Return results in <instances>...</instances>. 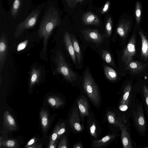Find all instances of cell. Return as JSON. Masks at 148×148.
I'll use <instances>...</instances> for the list:
<instances>
[{"mask_svg": "<svg viewBox=\"0 0 148 148\" xmlns=\"http://www.w3.org/2000/svg\"><path fill=\"white\" fill-rule=\"evenodd\" d=\"M112 22L110 17L108 18L105 25V30L107 37H109L112 34Z\"/></svg>", "mask_w": 148, "mask_h": 148, "instance_id": "cell-31", "label": "cell"}, {"mask_svg": "<svg viewBox=\"0 0 148 148\" xmlns=\"http://www.w3.org/2000/svg\"><path fill=\"white\" fill-rule=\"evenodd\" d=\"M3 119L6 128L12 131H14L17 129L15 120L8 111L4 112Z\"/></svg>", "mask_w": 148, "mask_h": 148, "instance_id": "cell-17", "label": "cell"}, {"mask_svg": "<svg viewBox=\"0 0 148 148\" xmlns=\"http://www.w3.org/2000/svg\"><path fill=\"white\" fill-rule=\"evenodd\" d=\"M42 145L41 144H38V143H35L28 148H42Z\"/></svg>", "mask_w": 148, "mask_h": 148, "instance_id": "cell-42", "label": "cell"}, {"mask_svg": "<svg viewBox=\"0 0 148 148\" xmlns=\"http://www.w3.org/2000/svg\"><path fill=\"white\" fill-rule=\"evenodd\" d=\"M134 124L137 130L143 133L146 130V122L144 116L143 110L140 104L136 107L133 112Z\"/></svg>", "mask_w": 148, "mask_h": 148, "instance_id": "cell-6", "label": "cell"}, {"mask_svg": "<svg viewBox=\"0 0 148 148\" xmlns=\"http://www.w3.org/2000/svg\"><path fill=\"white\" fill-rule=\"evenodd\" d=\"M143 91L145 102L147 106L148 107V88L145 84L143 86Z\"/></svg>", "mask_w": 148, "mask_h": 148, "instance_id": "cell-36", "label": "cell"}, {"mask_svg": "<svg viewBox=\"0 0 148 148\" xmlns=\"http://www.w3.org/2000/svg\"><path fill=\"white\" fill-rule=\"evenodd\" d=\"M68 6L71 8L74 7V4L76 0H66Z\"/></svg>", "mask_w": 148, "mask_h": 148, "instance_id": "cell-39", "label": "cell"}, {"mask_svg": "<svg viewBox=\"0 0 148 148\" xmlns=\"http://www.w3.org/2000/svg\"><path fill=\"white\" fill-rule=\"evenodd\" d=\"M61 22L58 10L50 7L46 13L38 31L39 36L43 39V51L47 50L48 41L52 31Z\"/></svg>", "mask_w": 148, "mask_h": 148, "instance_id": "cell-1", "label": "cell"}, {"mask_svg": "<svg viewBox=\"0 0 148 148\" xmlns=\"http://www.w3.org/2000/svg\"><path fill=\"white\" fill-rule=\"evenodd\" d=\"M104 69L105 76L109 80L114 81L117 78V74L112 68L105 66H104Z\"/></svg>", "mask_w": 148, "mask_h": 148, "instance_id": "cell-23", "label": "cell"}, {"mask_svg": "<svg viewBox=\"0 0 148 148\" xmlns=\"http://www.w3.org/2000/svg\"><path fill=\"white\" fill-rule=\"evenodd\" d=\"M61 125L58 123L55 127L51 135L50 142H55L57 140L58 134V133L60 129Z\"/></svg>", "mask_w": 148, "mask_h": 148, "instance_id": "cell-32", "label": "cell"}, {"mask_svg": "<svg viewBox=\"0 0 148 148\" xmlns=\"http://www.w3.org/2000/svg\"><path fill=\"white\" fill-rule=\"evenodd\" d=\"M41 124L43 131L46 132L49 125V113L47 111L42 109L40 113Z\"/></svg>", "mask_w": 148, "mask_h": 148, "instance_id": "cell-20", "label": "cell"}, {"mask_svg": "<svg viewBox=\"0 0 148 148\" xmlns=\"http://www.w3.org/2000/svg\"><path fill=\"white\" fill-rule=\"evenodd\" d=\"M136 42V36L134 34L129 40L122 56L121 60L125 66H127L132 62L135 54Z\"/></svg>", "mask_w": 148, "mask_h": 148, "instance_id": "cell-5", "label": "cell"}, {"mask_svg": "<svg viewBox=\"0 0 148 148\" xmlns=\"http://www.w3.org/2000/svg\"><path fill=\"white\" fill-rule=\"evenodd\" d=\"M142 6L140 2H136L135 10V16L136 24L138 25L140 21L141 15Z\"/></svg>", "mask_w": 148, "mask_h": 148, "instance_id": "cell-30", "label": "cell"}, {"mask_svg": "<svg viewBox=\"0 0 148 148\" xmlns=\"http://www.w3.org/2000/svg\"><path fill=\"white\" fill-rule=\"evenodd\" d=\"M47 100L49 104L54 108H59L64 104L63 100L57 96H49L48 97Z\"/></svg>", "mask_w": 148, "mask_h": 148, "instance_id": "cell-22", "label": "cell"}, {"mask_svg": "<svg viewBox=\"0 0 148 148\" xmlns=\"http://www.w3.org/2000/svg\"><path fill=\"white\" fill-rule=\"evenodd\" d=\"M84 90L91 102L98 106L100 102V96L98 87L90 73L86 71L84 77L83 82Z\"/></svg>", "mask_w": 148, "mask_h": 148, "instance_id": "cell-2", "label": "cell"}, {"mask_svg": "<svg viewBox=\"0 0 148 148\" xmlns=\"http://www.w3.org/2000/svg\"><path fill=\"white\" fill-rule=\"evenodd\" d=\"M82 19L85 25L99 26L101 24L100 21L98 16L91 12L84 14L82 16Z\"/></svg>", "mask_w": 148, "mask_h": 148, "instance_id": "cell-11", "label": "cell"}, {"mask_svg": "<svg viewBox=\"0 0 148 148\" xmlns=\"http://www.w3.org/2000/svg\"><path fill=\"white\" fill-rule=\"evenodd\" d=\"M81 32L87 41L99 44L103 41L102 36L97 29L84 28L81 29Z\"/></svg>", "mask_w": 148, "mask_h": 148, "instance_id": "cell-7", "label": "cell"}, {"mask_svg": "<svg viewBox=\"0 0 148 148\" xmlns=\"http://www.w3.org/2000/svg\"><path fill=\"white\" fill-rule=\"evenodd\" d=\"M77 103L81 117L89 116L88 104L86 97L82 95L78 98Z\"/></svg>", "mask_w": 148, "mask_h": 148, "instance_id": "cell-13", "label": "cell"}, {"mask_svg": "<svg viewBox=\"0 0 148 148\" xmlns=\"http://www.w3.org/2000/svg\"><path fill=\"white\" fill-rule=\"evenodd\" d=\"M131 26V21L128 20L123 19L119 24L116 32L120 36L125 39L129 31Z\"/></svg>", "mask_w": 148, "mask_h": 148, "instance_id": "cell-10", "label": "cell"}, {"mask_svg": "<svg viewBox=\"0 0 148 148\" xmlns=\"http://www.w3.org/2000/svg\"><path fill=\"white\" fill-rule=\"evenodd\" d=\"M63 40L65 46L73 61L74 63L75 64L76 62L75 53L71 39V36L67 31L65 32L63 35Z\"/></svg>", "mask_w": 148, "mask_h": 148, "instance_id": "cell-12", "label": "cell"}, {"mask_svg": "<svg viewBox=\"0 0 148 148\" xmlns=\"http://www.w3.org/2000/svg\"><path fill=\"white\" fill-rule=\"evenodd\" d=\"M58 141H56L55 142H49L47 148H55L56 147V146L57 144Z\"/></svg>", "mask_w": 148, "mask_h": 148, "instance_id": "cell-40", "label": "cell"}, {"mask_svg": "<svg viewBox=\"0 0 148 148\" xmlns=\"http://www.w3.org/2000/svg\"><path fill=\"white\" fill-rule=\"evenodd\" d=\"M120 129L121 139L123 148H133L130 135L127 130V127L123 125Z\"/></svg>", "mask_w": 148, "mask_h": 148, "instance_id": "cell-15", "label": "cell"}, {"mask_svg": "<svg viewBox=\"0 0 148 148\" xmlns=\"http://www.w3.org/2000/svg\"><path fill=\"white\" fill-rule=\"evenodd\" d=\"M28 42V40H26L24 41L19 43L18 45L17 50L19 51L24 49L27 46Z\"/></svg>", "mask_w": 148, "mask_h": 148, "instance_id": "cell-35", "label": "cell"}, {"mask_svg": "<svg viewBox=\"0 0 148 148\" xmlns=\"http://www.w3.org/2000/svg\"><path fill=\"white\" fill-rule=\"evenodd\" d=\"M110 6V1H107L101 11V13L103 14L107 12L109 10Z\"/></svg>", "mask_w": 148, "mask_h": 148, "instance_id": "cell-37", "label": "cell"}, {"mask_svg": "<svg viewBox=\"0 0 148 148\" xmlns=\"http://www.w3.org/2000/svg\"><path fill=\"white\" fill-rule=\"evenodd\" d=\"M54 62L55 71L62 75L66 80L72 82L77 79V74L70 68L60 50L56 53Z\"/></svg>", "mask_w": 148, "mask_h": 148, "instance_id": "cell-3", "label": "cell"}, {"mask_svg": "<svg viewBox=\"0 0 148 148\" xmlns=\"http://www.w3.org/2000/svg\"><path fill=\"white\" fill-rule=\"evenodd\" d=\"M107 117L109 122L120 128L123 125L116 117L115 114L113 112L109 111L107 112Z\"/></svg>", "mask_w": 148, "mask_h": 148, "instance_id": "cell-25", "label": "cell"}, {"mask_svg": "<svg viewBox=\"0 0 148 148\" xmlns=\"http://www.w3.org/2000/svg\"><path fill=\"white\" fill-rule=\"evenodd\" d=\"M116 137L114 134L108 135L99 140H93L92 143V146L94 148L105 147L113 140Z\"/></svg>", "mask_w": 148, "mask_h": 148, "instance_id": "cell-14", "label": "cell"}, {"mask_svg": "<svg viewBox=\"0 0 148 148\" xmlns=\"http://www.w3.org/2000/svg\"><path fill=\"white\" fill-rule=\"evenodd\" d=\"M139 33L141 39V56L146 61L148 58V39L141 31H139Z\"/></svg>", "mask_w": 148, "mask_h": 148, "instance_id": "cell-19", "label": "cell"}, {"mask_svg": "<svg viewBox=\"0 0 148 148\" xmlns=\"http://www.w3.org/2000/svg\"><path fill=\"white\" fill-rule=\"evenodd\" d=\"M41 76V71L40 69L36 68L35 66L32 68L30 75L29 87L32 88L34 86L40 81Z\"/></svg>", "mask_w": 148, "mask_h": 148, "instance_id": "cell-18", "label": "cell"}, {"mask_svg": "<svg viewBox=\"0 0 148 148\" xmlns=\"http://www.w3.org/2000/svg\"><path fill=\"white\" fill-rule=\"evenodd\" d=\"M131 85L128 83L124 87L122 97L120 101V105H125L128 106L130 99V92L131 88Z\"/></svg>", "mask_w": 148, "mask_h": 148, "instance_id": "cell-21", "label": "cell"}, {"mask_svg": "<svg viewBox=\"0 0 148 148\" xmlns=\"http://www.w3.org/2000/svg\"><path fill=\"white\" fill-rule=\"evenodd\" d=\"M71 37L75 53L76 59L78 63L80 64L81 61L82 56L78 41L75 37L72 36H71Z\"/></svg>", "mask_w": 148, "mask_h": 148, "instance_id": "cell-24", "label": "cell"}, {"mask_svg": "<svg viewBox=\"0 0 148 148\" xmlns=\"http://www.w3.org/2000/svg\"><path fill=\"white\" fill-rule=\"evenodd\" d=\"M2 146L5 148H16L18 147V143L15 139H8L3 141Z\"/></svg>", "mask_w": 148, "mask_h": 148, "instance_id": "cell-29", "label": "cell"}, {"mask_svg": "<svg viewBox=\"0 0 148 148\" xmlns=\"http://www.w3.org/2000/svg\"><path fill=\"white\" fill-rule=\"evenodd\" d=\"M39 12L38 10L33 11L24 21L18 23L14 33V37H19L25 30L33 27L36 23Z\"/></svg>", "mask_w": 148, "mask_h": 148, "instance_id": "cell-4", "label": "cell"}, {"mask_svg": "<svg viewBox=\"0 0 148 148\" xmlns=\"http://www.w3.org/2000/svg\"><path fill=\"white\" fill-rule=\"evenodd\" d=\"M82 145L80 143H78L75 144L73 147V148H82Z\"/></svg>", "mask_w": 148, "mask_h": 148, "instance_id": "cell-43", "label": "cell"}, {"mask_svg": "<svg viewBox=\"0 0 148 148\" xmlns=\"http://www.w3.org/2000/svg\"><path fill=\"white\" fill-rule=\"evenodd\" d=\"M4 140L1 137H0V147L1 148L2 145Z\"/></svg>", "mask_w": 148, "mask_h": 148, "instance_id": "cell-45", "label": "cell"}, {"mask_svg": "<svg viewBox=\"0 0 148 148\" xmlns=\"http://www.w3.org/2000/svg\"><path fill=\"white\" fill-rule=\"evenodd\" d=\"M119 109L121 111H126L128 108V106L125 105H120L119 107Z\"/></svg>", "mask_w": 148, "mask_h": 148, "instance_id": "cell-41", "label": "cell"}, {"mask_svg": "<svg viewBox=\"0 0 148 148\" xmlns=\"http://www.w3.org/2000/svg\"><path fill=\"white\" fill-rule=\"evenodd\" d=\"M22 4V0H14L11 8V13L13 18L18 15Z\"/></svg>", "mask_w": 148, "mask_h": 148, "instance_id": "cell-26", "label": "cell"}, {"mask_svg": "<svg viewBox=\"0 0 148 148\" xmlns=\"http://www.w3.org/2000/svg\"><path fill=\"white\" fill-rule=\"evenodd\" d=\"M66 131L65 124L64 122H62L61 125L59 130L58 133V136L57 141H58L61 136Z\"/></svg>", "mask_w": 148, "mask_h": 148, "instance_id": "cell-34", "label": "cell"}, {"mask_svg": "<svg viewBox=\"0 0 148 148\" xmlns=\"http://www.w3.org/2000/svg\"><path fill=\"white\" fill-rule=\"evenodd\" d=\"M88 127L91 135L95 139L97 138V134L96 124L94 121H90L89 122Z\"/></svg>", "mask_w": 148, "mask_h": 148, "instance_id": "cell-28", "label": "cell"}, {"mask_svg": "<svg viewBox=\"0 0 148 148\" xmlns=\"http://www.w3.org/2000/svg\"><path fill=\"white\" fill-rule=\"evenodd\" d=\"M84 0H76L74 4V7L76 5L77 3H81Z\"/></svg>", "mask_w": 148, "mask_h": 148, "instance_id": "cell-44", "label": "cell"}, {"mask_svg": "<svg viewBox=\"0 0 148 148\" xmlns=\"http://www.w3.org/2000/svg\"><path fill=\"white\" fill-rule=\"evenodd\" d=\"M102 57L107 64L116 67L111 55L109 51L105 50L102 51Z\"/></svg>", "mask_w": 148, "mask_h": 148, "instance_id": "cell-27", "label": "cell"}, {"mask_svg": "<svg viewBox=\"0 0 148 148\" xmlns=\"http://www.w3.org/2000/svg\"><path fill=\"white\" fill-rule=\"evenodd\" d=\"M37 140L38 139L35 137L32 138L28 142L25 148H28L29 147L35 143Z\"/></svg>", "mask_w": 148, "mask_h": 148, "instance_id": "cell-38", "label": "cell"}, {"mask_svg": "<svg viewBox=\"0 0 148 148\" xmlns=\"http://www.w3.org/2000/svg\"><path fill=\"white\" fill-rule=\"evenodd\" d=\"M78 111L77 107L74 108L71 114L69 122L70 126L74 131L80 132L83 130L84 127L80 123Z\"/></svg>", "mask_w": 148, "mask_h": 148, "instance_id": "cell-9", "label": "cell"}, {"mask_svg": "<svg viewBox=\"0 0 148 148\" xmlns=\"http://www.w3.org/2000/svg\"><path fill=\"white\" fill-rule=\"evenodd\" d=\"M8 50V45L7 36L4 33H3L0 37V73L6 59Z\"/></svg>", "mask_w": 148, "mask_h": 148, "instance_id": "cell-8", "label": "cell"}, {"mask_svg": "<svg viewBox=\"0 0 148 148\" xmlns=\"http://www.w3.org/2000/svg\"><path fill=\"white\" fill-rule=\"evenodd\" d=\"M58 147V148H66L67 147V143L66 138L64 135L60 141Z\"/></svg>", "mask_w": 148, "mask_h": 148, "instance_id": "cell-33", "label": "cell"}, {"mask_svg": "<svg viewBox=\"0 0 148 148\" xmlns=\"http://www.w3.org/2000/svg\"><path fill=\"white\" fill-rule=\"evenodd\" d=\"M147 65V63L144 64L138 61L131 62L126 66L125 69L130 71L134 74H138L143 71Z\"/></svg>", "mask_w": 148, "mask_h": 148, "instance_id": "cell-16", "label": "cell"}]
</instances>
